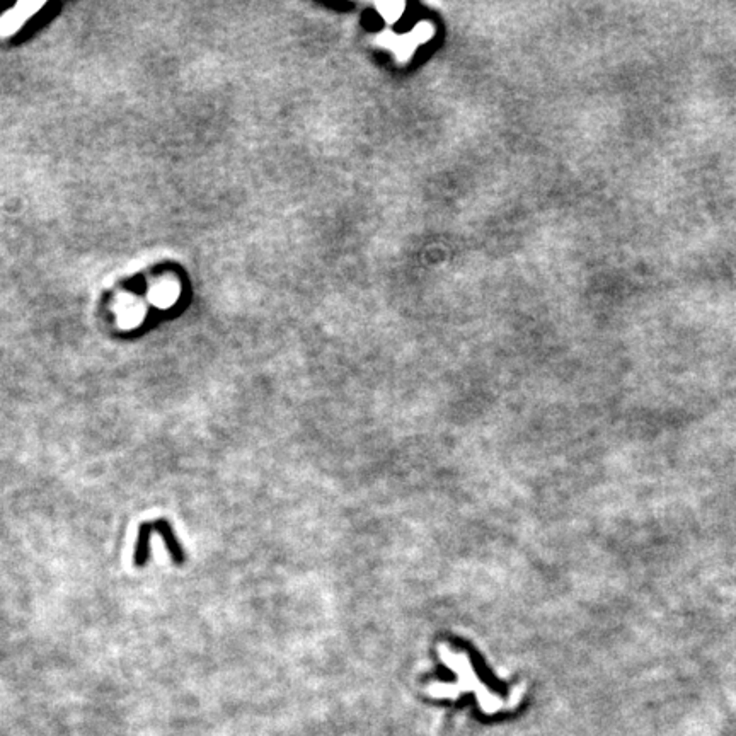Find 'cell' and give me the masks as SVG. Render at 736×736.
Segmentation results:
<instances>
[{"mask_svg":"<svg viewBox=\"0 0 736 736\" xmlns=\"http://www.w3.org/2000/svg\"><path fill=\"white\" fill-rule=\"evenodd\" d=\"M40 7H41V3H33V2L19 3L16 9L10 10L9 16H6V19H3V22L0 24V31H2V34L14 33L19 26L22 24V21H26V19L31 16L34 10L40 9Z\"/></svg>","mask_w":736,"mask_h":736,"instance_id":"cell-1","label":"cell"},{"mask_svg":"<svg viewBox=\"0 0 736 736\" xmlns=\"http://www.w3.org/2000/svg\"><path fill=\"white\" fill-rule=\"evenodd\" d=\"M116 311H118V318H120V324L125 327L139 324L143 315L142 305L136 302L135 299L120 300V307H118Z\"/></svg>","mask_w":736,"mask_h":736,"instance_id":"cell-2","label":"cell"},{"mask_svg":"<svg viewBox=\"0 0 736 736\" xmlns=\"http://www.w3.org/2000/svg\"><path fill=\"white\" fill-rule=\"evenodd\" d=\"M179 295V288L176 283H167V281H162V283L155 285L154 288H152V302H154L155 305H159V307H167V305H171L176 300V297Z\"/></svg>","mask_w":736,"mask_h":736,"instance_id":"cell-3","label":"cell"},{"mask_svg":"<svg viewBox=\"0 0 736 736\" xmlns=\"http://www.w3.org/2000/svg\"><path fill=\"white\" fill-rule=\"evenodd\" d=\"M377 9H379L380 16H382L385 21L396 22L400 17V14H402L404 3L402 2H382L377 6Z\"/></svg>","mask_w":736,"mask_h":736,"instance_id":"cell-4","label":"cell"}]
</instances>
